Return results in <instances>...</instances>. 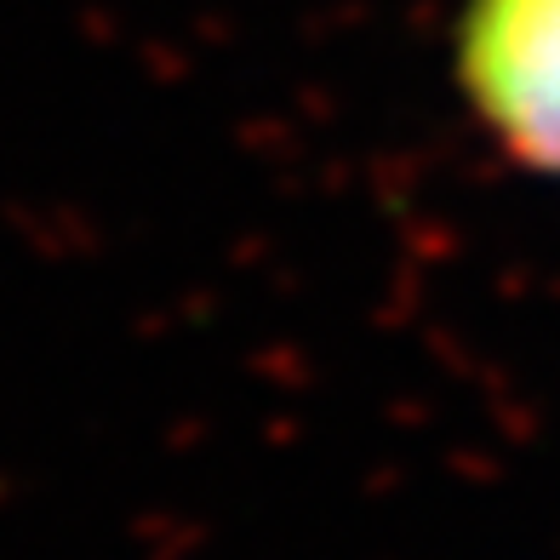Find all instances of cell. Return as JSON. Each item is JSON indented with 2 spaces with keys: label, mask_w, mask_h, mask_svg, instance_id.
I'll return each mask as SVG.
<instances>
[{
  "label": "cell",
  "mask_w": 560,
  "mask_h": 560,
  "mask_svg": "<svg viewBox=\"0 0 560 560\" xmlns=\"http://www.w3.org/2000/svg\"><path fill=\"white\" fill-rule=\"evenodd\" d=\"M457 74L509 155L560 177V0H469Z\"/></svg>",
  "instance_id": "1"
}]
</instances>
